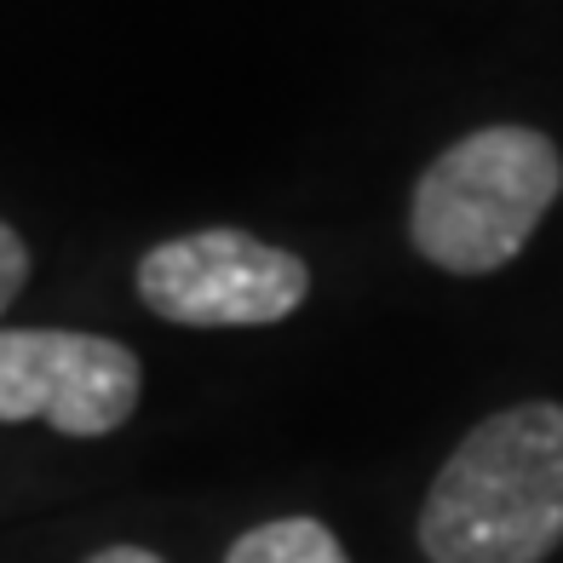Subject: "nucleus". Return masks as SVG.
Here are the masks:
<instances>
[{
    "instance_id": "obj_1",
    "label": "nucleus",
    "mask_w": 563,
    "mask_h": 563,
    "mask_svg": "<svg viewBox=\"0 0 563 563\" xmlns=\"http://www.w3.org/2000/svg\"><path fill=\"white\" fill-rule=\"evenodd\" d=\"M563 547V402L477 420L420 506L426 563H547Z\"/></svg>"
},
{
    "instance_id": "obj_4",
    "label": "nucleus",
    "mask_w": 563,
    "mask_h": 563,
    "mask_svg": "<svg viewBox=\"0 0 563 563\" xmlns=\"http://www.w3.org/2000/svg\"><path fill=\"white\" fill-rule=\"evenodd\" d=\"M144 368L121 340L75 328H0V420H46L64 438H110L133 420Z\"/></svg>"
},
{
    "instance_id": "obj_6",
    "label": "nucleus",
    "mask_w": 563,
    "mask_h": 563,
    "mask_svg": "<svg viewBox=\"0 0 563 563\" xmlns=\"http://www.w3.org/2000/svg\"><path fill=\"white\" fill-rule=\"evenodd\" d=\"M23 282H30V247H23V236L0 219V311L23 294Z\"/></svg>"
},
{
    "instance_id": "obj_5",
    "label": "nucleus",
    "mask_w": 563,
    "mask_h": 563,
    "mask_svg": "<svg viewBox=\"0 0 563 563\" xmlns=\"http://www.w3.org/2000/svg\"><path fill=\"white\" fill-rule=\"evenodd\" d=\"M224 563H351V558L340 547V534L317 518H271L260 529H247L224 552Z\"/></svg>"
},
{
    "instance_id": "obj_2",
    "label": "nucleus",
    "mask_w": 563,
    "mask_h": 563,
    "mask_svg": "<svg viewBox=\"0 0 563 563\" xmlns=\"http://www.w3.org/2000/svg\"><path fill=\"white\" fill-rule=\"evenodd\" d=\"M563 190V156L534 126H477L420 173L408 236L426 265L489 276L511 265Z\"/></svg>"
},
{
    "instance_id": "obj_3",
    "label": "nucleus",
    "mask_w": 563,
    "mask_h": 563,
    "mask_svg": "<svg viewBox=\"0 0 563 563\" xmlns=\"http://www.w3.org/2000/svg\"><path fill=\"white\" fill-rule=\"evenodd\" d=\"M311 294L299 253L247 230H190L139 260V299L173 328H265Z\"/></svg>"
},
{
    "instance_id": "obj_7",
    "label": "nucleus",
    "mask_w": 563,
    "mask_h": 563,
    "mask_svg": "<svg viewBox=\"0 0 563 563\" xmlns=\"http://www.w3.org/2000/svg\"><path fill=\"white\" fill-rule=\"evenodd\" d=\"M87 563H167V558L144 552V547H104V552H92Z\"/></svg>"
}]
</instances>
